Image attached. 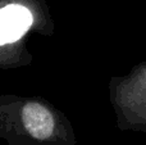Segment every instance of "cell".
Segmentation results:
<instances>
[{
    "mask_svg": "<svg viewBox=\"0 0 146 145\" xmlns=\"http://www.w3.org/2000/svg\"><path fill=\"white\" fill-rule=\"evenodd\" d=\"M110 99L119 130L146 132V61L111 78Z\"/></svg>",
    "mask_w": 146,
    "mask_h": 145,
    "instance_id": "cell-1",
    "label": "cell"
},
{
    "mask_svg": "<svg viewBox=\"0 0 146 145\" xmlns=\"http://www.w3.org/2000/svg\"><path fill=\"white\" fill-rule=\"evenodd\" d=\"M22 125L26 134L38 143L54 139L56 123L51 112L38 103H27L22 109Z\"/></svg>",
    "mask_w": 146,
    "mask_h": 145,
    "instance_id": "cell-2",
    "label": "cell"
},
{
    "mask_svg": "<svg viewBox=\"0 0 146 145\" xmlns=\"http://www.w3.org/2000/svg\"><path fill=\"white\" fill-rule=\"evenodd\" d=\"M32 23L30 10L19 4H9L0 9V45L19 40Z\"/></svg>",
    "mask_w": 146,
    "mask_h": 145,
    "instance_id": "cell-3",
    "label": "cell"
}]
</instances>
